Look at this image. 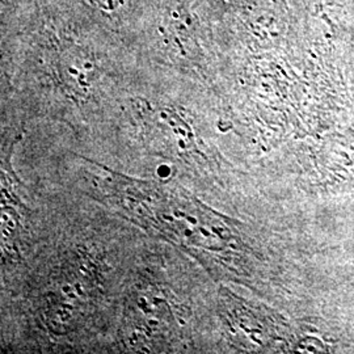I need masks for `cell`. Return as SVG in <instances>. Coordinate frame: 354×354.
<instances>
[{"label":"cell","instance_id":"6da1fadb","mask_svg":"<svg viewBox=\"0 0 354 354\" xmlns=\"http://www.w3.org/2000/svg\"><path fill=\"white\" fill-rule=\"evenodd\" d=\"M222 8L216 0H150L131 49L143 61L206 79Z\"/></svg>","mask_w":354,"mask_h":354},{"label":"cell","instance_id":"3957f363","mask_svg":"<svg viewBox=\"0 0 354 354\" xmlns=\"http://www.w3.org/2000/svg\"><path fill=\"white\" fill-rule=\"evenodd\" d=\"M216 1H218V3H221L222 6H225V3H226V0H216Z\"/></svg>","mask_w":354,"mask_h":354},{"label":"cell","instance_id":"7a4b0ae2","mask_svg":"<svg viewBox=\"0 0 354 354\" xmlns=\"http://www.w3.org/2000/svg\"><path fill=\"white\" fill-rule=\"evenodd\" d=\"M93 16L102 26L124 38L131 48V37L150 0H70Z\"/></svg>","mask_w":354,"mask_h":354}]
</instances>
